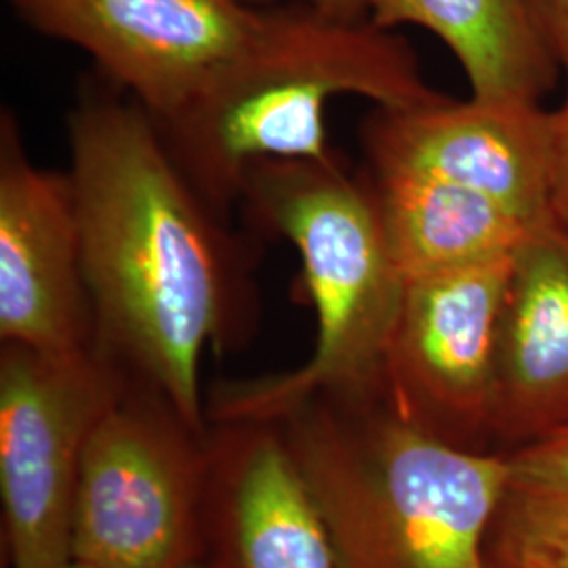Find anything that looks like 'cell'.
<instances>
[{
    "instance_id": "obj_1",
    "label": "cell",
    "mask_w": 568,
    "mask_h": 568,
    "mask_svg": "<svg viewBox=\"0 0 568 568\" xmlns=\"http://www.w3.org/2000/svg\"><path fill=\"white\" fill-rule=\"evenodd\" d=\"M68 150L98 344L206 436L201 363L243 331V243L135 100L91 84L68 114Z\"/></svg>"
},
{
    "instance_id": "obj_2",
    "label": "cell",
    "mask_w": 568,
    "mask_h": 568,
    "mask_svg": "<svg viewBox=\"0 0 568 568\" xmlns=\"http://www.w3.org/2000/svg\"><path fill=\"white\" fill-rule=\"evenodd\" d=\"M274 424L344 568H490L509 455L447 440L382 394L312 398Z\"/></svg>"
},
{
    "instance_id": "obj_3",
    "label": "cell",
    "mask_w": 568,
    "mask_h": 568,
    "mask_svg": "<svg viewBox=\"0 0 568 568\" xmlns=\"http://www.w3.org/2000/svg\"><path fill=\"white\" fill-rule=\"evenodd\" d=\"M400 110L438 102L405 39L307 4L264 9L253 39L203 93L154 122L173 163L222 215L260 161L339 163L326 131L335 98Z\"/></svg>"
},
{
    "instance_id": "obj_4",
    "label": "cell",
    "mask_w": 568,
    "mask_h": 568,
    "mask_svg": "<svg viewBox=\"0 0 568 568\" xmlns=\"http://www.w3.org/2000/svg\"><path fill=\"white\" fill-rule=\"evenodd\" d=\"M239 203L300 253L316 344L293 371L217 387L211 419L274 424L312 398L377 394L405 278L365 178L347 175L342 163L260 161L246 169Z\"/></svg>"
},
{
    "instance_id": "obj_5",
    "label": "cell",
    "mask_w": 568,
    "mask_h": 568,
    "mask_svg": "<svg viewBox=\"0 0 568 568\" xmlns=\"http://www.w3.org/2000/svg\"><path fill=\"white\" fill-rule=\"evenodd\" d=\"M209 436L133 379L91 432L72 511V560L196 568L206 549Z\"/></svg>"
},
{
    "instance_id": "obj_6",
    "label": "cell",
    "mask_w": 568,
    "mask_h": 568,
    "mask_svg": "<svg viewBox=\"0 0 568 568\" xmlns=\"http://www.w3.org/2000/svg\"><path fill=\"white\" fill-rule=\"evenodd\" d=\"M133 384L102 345L0 352V495L13 568L72 560V511L91 432Z\"/></svg>"
},
{
    "instance_id": "obj_7",
    "label": "cell",
    "mask_w": 568,
    "mask_h": 568,
    "mask_svg": "<svg viewBox=\"0 0 568 568\" xmlns=\"http://www.w3.org/2000/svg\"><path fill=\"white\" fill-rule=\"evenodd\" d=\"M44 37L87 51L152 119L180 112L220 77L260 28L243 0H11Z\"/></svg>"
},
{
    "instance_id": "obj_8",
    "label": "cell",
    "mask_w": 568,
    "mask_h": 568,
    "mask_svg": "<svg viewBox=\"0 0 568 568\" xmlns=\"http://www.w3.org/2000/svg\"><path fill=\"white\" fill-rule=\"evenodd\" d=\"M511 255L405 281L389 333L382 398L457 445L493 429L495 347Z\"/></svg>"
},
{
    "instance_id": "obj_9",
    "label": "cell",
    "mask_w": 568,
    "mask_h": 568,
    "mask_svg": "<svg viewBox=\"0 0 568 568\" xmlns=\"http://www.w3.org/2000/svg\"><path fill=\"white\" fill-rule=\"evenodd\" d=\"M0 339L47 354L98 345L68 171L32 163L7 110L0 121Z\"/></svg>"
},
{
    "instance_id": "obj_10",
    "label": "cell",
    "mask_w": 568,
    "mask_h": 568,
    "mask_svg": "<svg viewBox=\"0 0 568 568\" xmlns=\"http://www.w3.org/2000/svg\"><path fill=\"white\" fill-rule=\"evenodd\" d=\"M371 173H408L455 183L511 209L530 225L549 222V110L541 103L469 98L387 110L363 124Z\"/></svg>"
},
{
    "instance_id": "obj_11",
    "label": "cell",
    "mask_w": 568,
    "mask_h": 568,
    "mask_svg": "<svg viewBox=\"0 0 568 568\" xmlns=\"http://www.w3.org/2000/svg\"><path fill=\"white\" fill-rule=\"evenodd\" d=\"M204 527L220 568H344L278 424H217Z\"/></svg>"
},
{
    "instance_id": "obj_12",
    "label": "cell",
    "mask_w": 568,
    "mask_h": 568,
    "mask_svg": "<svg viewBox=\"0 0 568 568\" xmlns=\"http://www.w3.org/2000/svg\"><path fill=\"white\" fill-rule=\"evenodd\" d=\"M568 427V236L535 227L511 255L495 347L493 432L539 440Z\"/></svg>"
},
{
    "instance_id": "obj_13",
    "label": "cell",
    "mask_w": 568,
    "mask_h": 568,
    "mask_svg": "<svg viewBox=\"0 0 568 568\" xmlns=\"http://www.w3.org/2000/svg\"><path fill=\"white\" fill-rule=\"evenodd\" d=\"M365 180L389 255L405 281L508 257L539 227L455 183L371 171Z\"/></svg>"
},
{
    "instance_id": "obj_14",
    "label": "cell",
    "mask_w": 568,
    "mask_h": 568,
    "mask_svg": "<svg viewBox=\"0 0 568 568\" xmlns=\"http://www.w3.org/2000/svg\"><path fill=\"white\" fill-rule=\"evenodd\" d=\"M368 21L436 34L464 68L476 100L541 103L562 72L528 0H371Z\"/></svg>"
},
{
    "instance_id": "obj_15",
    "label": "cell",
    "mask_w": 568,
    "mask_h": 568,
    "mask_svg": "<svg viewBox=\"0 0 568 568\" xmlns=\"http://www.w3.org/2000/svg\"><path fill=\"white\" fill-rule=\"evenodd\" d=\"M488 558L506 568H568V504L508 490Z\"/></svg>"
},
{
    "instance_id": "obj_16",
    "label": "cell",
    "mask_w": 568,
    "mask_h": 568,
    "mask_svg": "<svg viewBox=\"0 0 568 568\" xmlns=\"http://www.w3.org/2000/svg\"><path fill=\"white\" fill-rule=\"evenodd\" d=\"M509 493L568 504V427L509 455Z\"/></svg>"
},
{
    "instance_id": "obj_17",
    "label": "cell",
    "mask_w": 568,
    "mask_h": 568,
    "mask_svg": "<svg viewBox=\"0 0 568 568\" xmlns=\"http://www.w3.org/2000/svg\"><path fill=\"white\" fill-rule=\"evenodd\" d=\"M567 95L549 110V222L568 236V70Z\"/></svg>"
},
{
    "instance_id": "obj_18",
    "label": "cell",
    "mask_w": 568,
    "mask_h": 568,
    "mask_svg": "<svg viewBox=\"0 0 568 568\" xmlns=\"http://www.w3.org/2000/svg\"><path fill=\"white\" fill-rule=\"evenodd\" d=\"M562 72L568 70V0H528Z\"/></svg>"
},
{
    "instance_id": "obj_19",
    "label": "cell",
    "mask_w": 568,
    "mask_h": 568,
    "mask_svg": "<svg viewBox=\"0 0 568 568\" xmlns=\"http://www.w3.org/2000/svg\"><path fill=\"white\" fill-rule=\"evenodd\" d=\"M243 2L257 7V4H272L283 0H243ZM293 2L314 7L323 13L342 18V20H368V4H371V0H293Z\"/></svg>"
},
{
    "instance_id": "obj_20",
    "label": "cell",
    "mask_w": 568,
    "mask_h": 568,
    "mask_svg": "<svg viewBox=\"0 0 568 568\" xmlns=\"http://www.w3.org/2000/svg\"><path fill=\"white\" fill-rule=\"evenodd\" d=\"M63 568H95L91 567V565H84V562H79V560H70L68 565Z\"/></svg>"
},
{
    "instance_id": "obj_21",
    "label": "cell",
    "mask_w": 568,
    "mask_h": 568,
    "mask_svg": "<svg viewBox=\"0 0 568 568\" xmlns=\"http://www.w3.org/2000/svg\"><path fill=\"white\" fill-rule=\"evenodd\" d=\"M196 568H220L217 567V565H215V562H211V560H209V562H206V565H199V567Z\"/></svg>"
},
{
    "instance_id": "obj_22",
    "label": "cell",
    "mask_w": 568,
    "mask_h": 568,
    "mask_svg": "<svg viewBox=\"0 0 568 568\" xmlns=\"http://www.w3.org/2000/svg\"><path fill=\"white\" fill-rule=\"evenodd\" d=\"M490 568H506V567H501V565H497V562H493V560H490Z\"/></svg>"
}]
</instances>
